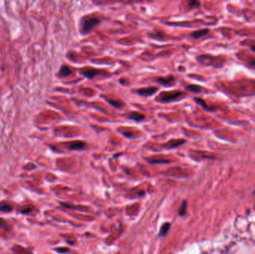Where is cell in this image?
<instances>
[{
    "mask_svg": "<svg viewBox=\"0 0 255 254\" xmlns=\"http://www.w3.org/2000/svg\"><path fill=\"white\" fill-rule=\"evenodd\" d=\"M101 22V20L93 16H85L80 21V32L82 35L90 33L92 30Z\"/></svg>",
    "mask_w": 255,
    "mask_h": 254,
    "instance_id": "obj_1",
    "label": "cell"
},
{
    "mask_svg": "<svg viewBox=\"0 0 255 254\" xmlns=\"http://www.w3.org/2000/svg\"><path fill=\"white\" fill-rule=\"evenodd\" d=\"M182 95H184V93L181 91H172L170 93H163L160 95L159 98L156 100L159 102H172L173 101L178 100L179 98L182 96Z\"/></svg>",
    "mask_w": 255,
    "mask_h": 254,
    "instance_id": "obj_2",
    "label": "cell"
},
{
    "mask_svg": "<svg viewBox=\"0 0 255 254\" xmlns=\"http://www.w3.org/2000/svg\"><path fill=\"white\" fill-rule=\"evenodd\" d=\"M80 72L81 75H84L86 78L91 79V78H95L97 75H100L102 73V70H98V69L93 68V67H84L80 70Z\"/></svg>",
    "mask_w": 255,
    "mask_h": 254,
    "instance_id": "obj_3",
    "label": "cell"
},
{
    "mask_svg": "<svg viewBox=\"0 0 255 254\" xmlns=\"http://www.w3.org/2000/svg\"><path fill=\"white\" fill-rule=\"evenodd\" d=\"M158 88L157 87V86H149V87L138 89L136 92H137V94H139V96L149 97V96H153L154 94H155V93L158 92Z\"/></svg>",
    "mask_w": 255,
    "mask_h": 254,
    "instance_id": "obj_4",
    "label": "cell"
},
{
    "mask_svg": "<svg viewBox=\"0 0 255 254\" xmlns=\"http://www.w3.org/2000/svg\"><path fill=\"white\" fill-rule=\"evenodd\" d=\"M155 81L160 84L169 86L173 85V83L175 81V78L173 75H169L167 77H158L155 78Z\"/></svg>",
    "mask_w": 255,
    "mask_h": 254,
    "instance_id": "obj_5",
    "label": "cell"
},
{
    "mask_svg": "<svg viewBox=\"0 0 255 254\" xmlns=\"http://www.w3.org/2000/svg\"><path fill=\"white\" fill-rule=\"evenodd\" d=\"M85 146H86V142H84V141H73V142H68L67 144V147L70 149V150H74V151H79V150H83Z\"/></svg>",
    "mask_w": 255,
    "mask_h": 254,
    "instance_id": "obj_6",
    "label": "cell"
},
{
    "mask_svg": "<svg viewBox=\"0 0 255 254\" xmlns=\"http://www.w3.org/2000/svg\"><path fill=\"white\" fill-rule=\"evenodd\" d=\"M126 117H127L128 119L133 120V121H134L136 122H139L143 121L145 118V116L143 115V114L140 113V112H137V111L130 112L126 116Z\"/></svg>",
    "mask_w": 255,
    "mask_h": 254,
    "instance_id": "obj_7",
    "label": "cell"
},
{
    "mask_svg": "<svg viewBox=\"0 0 255 254\" xmlns=\"http://www.w3.org/2000/svg\"><path fill=\"white\" fill-rule=\"evenodd\" d=\"M185 142L186 141L184 139H172V140L169 141L167 143L163 145V147L166 148H178L184 145Z\"/></svg>",
    "mask_w": 255,
    "mask_h": 254,
    "instance_id": "obj_8",
    "label": "cell"
},
{
    "mask_svg": "<svg viewBox=\"0 0 255 254\" xmlns=\"http://www.w3.org/2000/svg\"><path fill=\"white\" fill-rule=\"evenodd\" d=\"M13 254H32V252L29 249L25 248L20 245H14L11 248Z\"/></svg>",
    "mask_w": 255,
    "mask_h": 254,
    "instance_id": "obj_9",
    "label": "cell"
},
{
    "mask_svg": "<svg viewBox=\"0 0 255 254\" xmlns=\"http://www.w3.org/2000/svg\"><path fill=\"white\" fill-rule=\"evenodd\" d=\"M209 33V29L208 28H204V29L195 31L192 32L190 34V37L193 39H199V38L205 36L206 34Z\"/></svg>",
    "mask_w": 255,
    "mask_h": 254,
    "instance_id": "obj_10",
    "label": "cell"
},
{
    "mask_svg": "<svg viewBox=\"0 0 255 254\" xmlns=\"http://www.w3.org/2000/svg\"><path fill=\"white\" fill-rule=\"evenodd\" d=\"M14 210L13 206L9 203L6 201H1L0 202V212H3V213H11Z\"/></svg>",
    "mask_w": 255,
    "mask_h": 254,
    "instance_id": "obj_11",
    "label": "cell"
},
{
    "mask_svg": "<svg viewBox=\"0 0 255 254\" xmlns=\"http://www.w3.org/2000/svg\"><path fill=\"white\" fill-rule=\"evenodd\" d=\"M72 70H70V68L67 66L64 65L60 67V70H59L58 75L60 77V78H64V77L69 76L72 74Z\"/></svg>",
    "mask_w": 255,
    "mask_h": 254,
    "instance_id": "obj_12",
    "label": "cell"
},
{
    "mask_svg": "<svg viewBox=\"0 0 255 254\" xmlns=\"http://www.w3.org/2000/svg\"><path fill=\"white\" fill-rule=\"evenodd\" d=\"M185 88L187 91H190V92H191V93H201V86H198V85L188 84L187 86H186Z\"/></svg>",
    "mask_w": 255,
    "mask_h": 254,
    "instance_id": "obj_13",
    "label": "cell"
},
{
    "mask_svg": "<svg viewBox=\"0 0 255 254\" xmlns=\"http://www.w3.org/2000/svg\"><path fill=\"white\" fill-rule=\"evenodd\" d=\"M194 100L195 101V102L197 103V104H198L199 105H201L202 107H203L204 109H205L206 110H208V111H211V110H213V109L210 108L209 107H208V105H207V104L205 103V102L204 100H202L201 99H199V98H195L194 99Z\"/></svg>",
    "mask_w": 255,
    "mask_h": 254,
    "instance_id": "obj_14",
    "label": "cell"
},
{
    "mask_svg": "<svg viewBox=\"0 0 255 254\" xmlns=\"http://www.w3.org/2000/svg\"><path fill=\"white\" fill-rule=\"evenodd\" d=\"M106 100H107V102L110 104V105L116 107V108H120V107H123V106L124 105V103L119 102V101H115V100H112V99H106Z\"/></svg>",
    "mask_w": 255,
    "mask_h": 254,
    "instance_id": "obj_15",
    "label": "cell"
},
{
    "mask_svg": "<svg viewBox=\"0 0 255 254\" xmlns=\"http://www.w3.org/2000/svg\"><path fill=\"white\" fill-rule=\"evenodd\" d=\"M169 228H170L169 223H165V224L161 226V228H160V236H166V233H168V231H169Z\"/></svg>",
    "mask_w": 255,
    "mask_h": 254,
    "instance_id": "obj_16",
    "label": "cell"
},
{
    "mask_svg": "<svg viewBox=\"0 0 255 254\" xmlns=\"http://www.w3.org/2000/svg\"><path fill=\"white\" fill-rule=\"evenodd\" d=\"M149 34L150 35L151 37H152L153 39L158 40V41L163 39V34L162 33V32L156 31L155 33H150Z\"/></svg>",
    "mask_w": 255,
    "mask_h": 254,
    "instance_id": "obj_17",
    "label": "cell"
},
{
    "mask_svg": "<svg viewBox=\"0 0 255 254\" xmlns=\"http://www.w3.org/2000/svg\"><path fill=\"white\" fill-rule=\"evenodd\" d=\"M148 161L150 163H169V160H158V159H150V160H148Z\"/></svg>",
    "mask_w": 255,
    "mask_h": 254,
    "instance_id": "obj_18",
    "label": "cell"
},
{
    "mask_svg": "<svg viewBox=\"0 0 255 254\" xmlns=\"http://www.w3.org/2000/svg\"><path fill=\"white\" fill-rule=\"evenodd\" d=\"M186 210H187V202L184 200V201H183V203L181 206L180 210H179V214L181 215H184L186 213Z\"/></svg>",
    "mask_w": 255,
    "mask_h": 254,
    "instance_id": "obj_19",
    "label": "cell"
},
{
    "mask_svg": "<svg viewBox=\"0 0 255 254\" xmlns=\"http://www.w3.org/2000/svg\"><path fill=\"white\" fill-rule=\"evenodd\" d=\"M0 228H2L5 230H8L9 229L7 222L4 219H2V218H0Z\"/></svg>",
    "mask_w": 255,
    "mask_h": 254,
    "instance_id": "obj_20",
    "label": "cell"
},
{
    "mask_svg": "<svg viewBox=\"0 0 255 254\" xmlns=\"http://www.w3.org/2000/svg\"><path fill=\"white\" fill-rule=\"evenodd\" d=\"M189 5L191 8H198L200 6V2L198 1H190L189 2Z\"/></svg>",
    "mask_w": 255,
    "mask_h": 254,
    "instance_id": "obj_21",
    "label": "cell"
},
{
    "mask_svg": "<svg viewBox=\"0 0 255 254\" xmlns=\"http://www.w3.org/2000/svg\"><path fill=\"white\" fill-rule=\"evenodd\" d=\"M32 212V207H25V208H24L23 210H21V213L22 214H24V215H27V214H29L31 213Z\"/></svg>",
    "mask_w": 255,
    "mask_h": 254,
    "instance_id": "obj_22",
    "label": "cell"
},
{
    "mask_svg": "<svg viewBox=\"0 0 255 254\" xmlns=\"http://www.w3.org/2000/svg\"><path fill=\"white\" fill-rule=\"evenodd\" d=\"M56 251L60 253H65L69 251V249L66 248V247H58V248L56 249Z\"/></svg>",
    "mask_w": 255,
    "mask_h": 254,
    "instance_id": "obj_23",
    "label": "cell"
},
{
    "mask_svg": "<svg viewBox=\"0 0 255 254\" xmlns=\"http://www.w3.org/2000/svg\"><path fill=\"white\" fill-rule=\"evenodd\" d=\"M123 135H124V136H126V137H127V138H131V136H132V133H128V132H127V133H123Z\"/></svg>",
    "mask_w": 255,
    "mask_h": 254,
    "instance_id": "obj_24",
    "label": "cell"
},
{
    "mask_svg": "<svg viewBox=\"0 0 255 254\" xmlns=\"http://www.w3.org/2000/svg\"><path fill=\"white\" fill-rule=\"evenodd\" d=\"M250 64H251V65H252V66H255V60L251 61V62L250 63Z\"/></svg>",
    "mask_w": 255,
    "mask_h": 254,
    "instance_id": "obj_25",
    "label": "cell"
},
{
    "mask_svg": "<svg viewBox=\"0 0 255 254\" xmlns=\"http://www.w3.org/2000/svg\"><path fill=\"white\" fill-rule=\"evenodd\" d=\"M251 50H253V51H255V46H251Z\"/></svg>",
    "mask_w": 255,
    "mask_h": 254,
    "instance_id": "obj_26",
    "label": "cell"
}]
</instances>
